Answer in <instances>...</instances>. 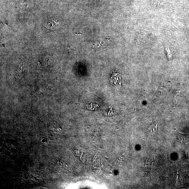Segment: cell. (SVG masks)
<instances>
[{
	"label": "cell",
	"instance_id": "cell-1",
	"mask_svg": "<svg viewBox=\"0 0 189 189\" xmlns=\"http://www.w3.org/2000/svg\"><path fill=\"white\" fill-rule=\"evenodd\" d=\"M97 0H88V1H89V2H94V1H97Z\"/></svg>",
	"mask_w": 189,
	"mask_h": 189
}]
</instances>
